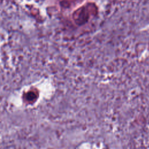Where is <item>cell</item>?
Masks as SVG:
<instances>
[{
    "label": "cell",
    "instance_id": "cell-1",
    "mask_svg": "<svg viewBox=\"0 0 149 149\" xmlns=\"http://www.w3.org/2000/svg\"><path fill=\"white\" fill-rule=\"evenodd\" d=\"M88 16V12L86 7L83 6L78 9L74 13V17L78 22H83Z\"/></svg>",
    "mask_w": 149,
    "mask_h": 149
}]
</instances>
